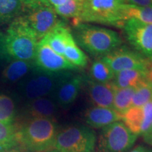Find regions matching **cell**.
<instances>
[{"label": "cell", "instance_id": "1", "mask_svg": "<svg viewBox=\"0 0 152 152\" xmlns=\"http://www.w3.org/2000/svg\"><path fill=\"white\" fill-rule=\"evenodd\" d=\"M16 128L18 145L29 152H43L53 149L57 134L54 119L30 118Z\"/></svg>", "mask_w": 152, "mask_h": 152}, {"label": "cell", "instance_id": "2", "mask_svg": "<svg viewBox=\"0 0 152 152\" xmlns=\"http://www.w3.org/2000/svg\"><path fill=\"white\" fill-rule=\"evenodd\" d=\"M39 42L23 17H17L4 35L5 57L31 62L35 58Z\"/></svg>", "mask_w": 152, "mask_h": 152}, {"label": "cell", "instance_id": "3", "mask_svg": "<svg viewBox=\"0 0 152 152\" xmlns=\"http://www.w3.org/2000/svg\"><path fill=\"white\" fill-rule=\"evenodd\" d=\"M74 28L75 42L92 56L101 58L122 44L118 34L108 28L85 23Z\"/></svg>", "mask_w": 152, "mask_h": 152}, {"label": "cell", "instance_id": "4", "mask_svg": "<svg viewBox=\"0 0 152 152\" xmlns=\"http://www.w3.org/2000/svg\"><path fill=\"white\" fill-rule=\"evenodd\" d=\"M94 131L83 125H70L57 132L53 149L61 152H94Z\"/></svg>", "mask_w": 152, "mask_h": 152}, {"label": "cell", "instance_id": "5", "mask_svg": "<svg viewBox=\"0 0 152 152\" xmlns=\"http://www.w3.org/2000/svg\"><path fill=\"white\" fill-rule=\"evenodd\" d=\"M125 0H84L80 21L122 28L121 8Z\"/></svg>", "mask_w": 152, "mask_h": 152}, {"label": "cell", "instance_id": "6", "mask_svg": "<svg viewBox=\"0 0 152 152\" xmlns=\"http://www.w3.org/2000/svg\"><path fill=\"white\" fill-rule=\"evenodd\" d=\"M137 137L124 123L117 121L102 128L94 152H127L133 147Z\"/></svg>", "mask_w": 152, "mask_h": 152}, {"label": "cell", "instance_id": "7", "mask_svg": "<svg viewBox=\"0 0 152 152\" xmlns=\"http://www.w3.org/2000/svg\"><path fill=\"white\" fill-rule=\"evenodd\" d=\"M101 59L111 68L114 73L124 70L147 71L150 62L140 53L126 47H118Z\"/></svg>", "mask_w": 152, "mask_h": 152}, {"label": "cell", "instance_id": "8", "mask_svg": "<svg viewBox=\"0 0 152 152\" xmlns=\"http://www.w3.org/2000/svg\"><path fill=\"white\" fill-rule=\"evenodd\" d=\"M33 61L37 71L42 73L53 75L78 69L68 61L65 57L55 52L42 40L38 42Z\"/></svg>", "mask_w": 152, "mask_h": 152}, {"label": "cell", "instance_id": "9", "mask_svg": "<svg viewBox=\"0 0 152 152\" xmlns=\"http://www.w3.org/2000/svg\"><path fill=\"white\" fill-rule=\"evenodd\" d=\"M122 28L135 51L152 62V24L130 18L125 20Z\"/></svg>", "mask_w": 152, "mask_h": 152}, {"label": "cell", "instance_id": "10", "mask_svg": "<svg viewBox=\"0 0 152 152\" xmlns=\"http://www.w3.org/2000/svg\"><path fill=\"white\" fill-rule=\"evenodd\" d=\"M26 12L23 17L39 41L60 23L54 8L50 6H41Z\"/></svg>", "mask_w": 152, "mask_h": 152}, {"label": "cell", "instance_id": "11", "mask_svg": "<svg viewBox=\"0 0 152 152\" xmlns=\"http://www.w3.org/2000/svg\"><path fill=\"white\" fill-rule=\"evenodd\" d=\"M84 81L82 75L65 72L54 92L57 103L63 107L71 105L78 96Z\"/></svg>", "mask_w": 152, "mask_h": 152}, {"label": "cell", "instance_id": "12", "mask_svg": "<svg viewBox=\"0 0 152 152\" xmlns=\"http://www.w3.org/2000/svg\"><path fill=\"white\" fill-rule=\"evenodd\" d=\"M127 128L136 135H142L152 124V100L144 106L131 107L122 115Z\"/></svg>", "mask_w": 152, "mask_h": 152}, {"label": "cell", "instance_id": "13", "mask_svg": "<svg viewBox=\"0 0 152 152\" xmlns=\"http://www.w3.org/2000/svg\"><path fill=\"white\" fill-rule=\"evenodd\" d=\"M63 73L58 74H46L39 73V75L29 80L25 87V94L28 99L33 100L54 93L59 83Z\"/></svg>", "mask_w": 152, "mask_h": 152}, {"label": "cell", "instance_id": "14", "mask_svg": "<svg viewBox=\"0 0 152 152\" xmlns=\"http://www.w3.org/2000/svg\"><path fill=\"white\" fill-rule=\"evenodd\" d=\"M84 121L92 128H104L112 123L122 120V115L113 108L93 106L84 113Z\"/></svg>", "mask_w": 152, "mask_h": 152}, {"label": "cell", "instance_id": "15", "mask_svg": "<svg viewBox=\"0 0 152 152\" xmlns=\"http://www.w3.org/2000/svg\"><path fill=\"white\" fill-rule=\"evenodd\" d=\"M88 96L94 106L113 108L115 86L113 82L102 83L88 80Z\"/></svg>", "mask_w": 152, "mask_h": 152}, {"label": "cell", "instance_id": "16", "mask_svg": "<svg viewBox=\"0 0 152 152\" xmlns=\"http://www.w3.org/2000/svg\"><path fill=\"white\" fill-rule=\"evenodd\" d=\"M72 38L73 35L71 32L64 23L60 21L41 40L47 44L57 54L64 56L66 43Z\"/></svg>", "mask_w": 152, "mask_h": 152}, {"label": "cell", "instance_id": "17", "mask_svg": "<svg viewBox=\"0 0 152 152\" xmlns=\"http://www.w3.org/2000/svg\"><path fill=\"white\" fill-rule=\"evenodd\" d=\"M57 112L56 104L50 99L41 97L31 100L27 106V113L30 118H46L54 119Z\"/></svg>", "mask_w": 152, "mask_h": 152}, {"label": "cell", "instance_id": "18", "mask_svg": "<svg viewBox=\"0 0 152 152\" xmlns=\"http://www.w3.org/2000/svg\"><path fill=\"white\" fill-rule=\"evenodd\" d=\"M147 73L140 70H124L115 73L112 82L118 88H136L147 79Z\"/></svg>", "mask_w": 152, "mask_h": 152}, {"label": "cell", "instance_id": "19", "mask_svg": "<svg viewBox=\"0 0 152 152\" xmlns=\"http://www.w3.org/2000/svg\"><path fill=\"white\" fill-rule=\"evenodd\" d=\"M121 18L123 22L130 18L152 24V7H138L124 4L121 8Z\"/></svg>", "mask_w": 152, "mask_h": 152}, {"label": "cell", "instance_id": "20", "mask_svg": "<svg viewBox=\"0 0 152 152\" xmlns=\"http://www.w3.org/2000/svg\"><path fill=\"white\" fill-rule=\"evenodd\" d=\"M84 0H68L64 4L54 7V9L57 15L62 18H72L73 26L81 23L80 21Z\"/></svg>", "mask_w": 152, "mask_h": 152}, {"label": "cell", "instance_id": "21", "mask_svg": "<svg viewBox=\"0 0 152 152\" xmlns=\"http://www.w3.org/2000/svg\"><path fill=\"white\" fill-rule=\"evenodd\" d=\"M33 64L30 61L14 60L9 64L2 73L3 78L9 82H16L21 79L29 72Z\"/></svg>", "mask_w": 152, "mask_h": 152}, {"label": "cell", "instance_id": "22", "mask_svg": "<svg viewBox=\"0 0 152 152\" xmlns=\"http://www.w3.org/2000/svg\"><path fill=\"white\" fill-rule=\"evenodd\" d=\"M64 56L68 61L77 68H85L88 63L87 55L81 49L79 48L74 37L66 43Z\"/></svg>", "mask_w": 152, "mask_h": 152}, {"label": "cell", "instance_id": "23", "mask_svg": "<svg viewBox=\"0 0 152 152\" xmlns=\"http://www.w3.org/2000/svg\"><path fill=\"white\" fill-rule=\"evenodd\" d=\"M135 88H118L115 87L113 109L123 115L132 107L133 95Z\"/></svg>", "mask_w": 152, "mask_h": 152}, {"label": "cell", "instance_id": "24", "mask_svg": "<svg viewBox=\"0 0 152 152\" xmlns=\"http://www.w3.org/2000/svg\"><path fill=\"white\" fill-rule=\"evenodd\" d=\"M90 80L102 83L111 82L115 75L111 68L100 58L93 61L90 68Z\"/></svg>", "mask_w": 152, "mask_h": 152}, {"label": "cell", "instance_id": "25", "mask_svg": "<svg viewBox=\"0 0 152 152\" xmlns=\"http://www.w3.org/2000/svg\"><path fill=\"white\" fill-rule=\"evenodd\" d=\"M21 10V0H0V24L17 18Z\"/></svg>", "mask_w": 152, "mask_h": 152}, {"label": "cell", "instance_id": "26", "mask_svg": "<svg viewBox=\"0 0 152 152\" xmlns=\"http://www.w3.org/2000/svg\"><path fill=\"white\" fill-rule=\"evenodd\" d=\"M16 145H18V143L16 127L0 122V152L13 149Z\"/></svg>", "mask_w": 152, "mask_h": 152}, {"label": "cell", "instance_id": "27", "mask_svg": "<svg viewBox=\"0 0 152 152\" xmlns=\"http://www.w3.org/2000/svg\"><path fill=\"white\" fill-rule=\"evenodd\" d=\"M16 117L14 101L9 96L0 94V122L11 125Z\"/></svg>", "mask_w": 152, "mask_h": 152}, {"label": "cell", "instance_id": "28", "mask_svg": "<svg viewBox=\"0 0 152 152\" xmlns=\"http://www.w3.org/2000/svg\"><path fill=\"white\" fill-rule=\"evenodd\" d=\"M152 100V83L147 79L137 87L133 95L132 107L144 106Z\"/></svg>", "mask_w": 152, "mask_h": 152}, {"label": "cell", "instance_id": "29", "mask_svg": "<svg viewBox=\"0 0 152 152\" xmlns=\"http://www.w3.org/2000/svg\"><path fill=\"white\" fill-rule=\"evenodd\" d=\"M125 2L138 7H152V0H125Z\"/></svg>", "mask_w": 152, "mask_h": 152}, {"label": "cell", "instance_id": "30", "mask_svg": "<svg viewBox=\"0 0 152 152\" xmlns=\"http://www.w3.org/2000/svg\"><path fill=\"white\" fill-rule=\"evenodd\" d=\"M142 136H143L144 141L146 143L149 144V145H152V124L150 126L149 130L142 134Z\"/></svg>", "mask_w": 152, "mask_h": 152}, {"label": "cell", "instance_id": "31", "mask_svg": "<svg viewBox=\"0 0 152 152\" xmlns=\"http://www.w3.org/2000/svg\"><path fill=\"white\" fill-rule=\"evenodd\" d=\"M46 1L51 7L54 8V7H58V6L64 4L66 3L68 0H46Z\"/></svg>", "mask_w": 152, "mask_h": 152}, {"label": "cell", "instance_id": "32", "mask_svg": "<svg viewBox=\"0 0 152 152\" xmlns=\"http://www.w3.org/2000/svg\"><path fill=\"white\" fill-rule=\"evenodd\" d=\"M5 57L4 47V35L0 33V58Z\"/></svg>", "mask_w": 152, "mask_h": 152}, {"label": "cell", "instance_id": "33", "mask_svg": "<svg viewBox=\"0 0 152 152\" xmlns=\"http://www.w3.org/2000/svg\"><path fill=\"white\" fill-rule=\"evenodd\" d=\"M128 152H151L149 149H148L147 148L143 147V146L139 145L137 147H135L134 149L130 150Z\"/></svg>", "mask_w": 152, "mask_h": 152}, {"label": "cell", "instance_id": "34", "mask_svg": "<svg viewBox=\"0 0 152 152\" xmlns=\"http://www.w3.org/2000/svg\"><path fill=\"white\" fill-rule=\"evenodd\" d=\"M147 78L149 79V80L152 83V62H150V64L147 70Z\"/></svg>", "mask_w": 152, "mask_h": 152}, {"label": "cell", "instance_id": "35", "mask_svg": "<svg viewBox=\"0 0 152 152\" xmlns=\"http://www.w3.org/2000/svg\"><path fill=\"white\" fill-rule=\"evenodd\" d=\"M2 152H29L28 151H26V150H20V149H9V150H7V151H2Z\"/></svg>", "mask_w": 152, "mask_h": 152}, {"label": "cell", "instance_id": "36", "mask_svg": "<svg viewBox=\"0 0 152 152\" xmlns=\"http://www.w3.org/2000/svg\"><path fill=\"white\" fill-rule=\"evenodd\" d=\"M43 152H61V151H58V150L55 149H51L47 150V151H43Z\"/></svg>", "mask_w": 152, "mask_h": 152}]
</instances>
